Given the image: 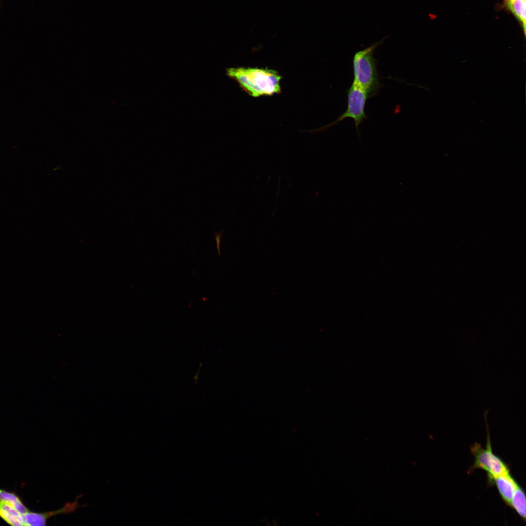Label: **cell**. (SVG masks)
I'll list each match as a JSON object with an SVG mask.
<instances>
[{
  "instance_id": "cell-8",
  "label": "cell",
  "mask_w": 526,
  "mask_h": 526,
  "mask_svg": "<svg viewBox=\"0 0 526 526\" xmlns=\"http://www.w3.org/2000/svg\"><path fill=\"white\" fill-rule=\"evenodd\" d=\"M510 12L522 27L524 35L526 27V0H513L505 8Z\"/></svg>"
},
{
  "instance_id": "cell-5",
  "label": "cell",
  "mask_w": 526,
  "mask_h": 526,
  "mask_svg": "<svg viewBox=\"0 0 526 526\" xmlns=\"http://www.w3.org/2000/svg\"><path fill=\"white\" fill-rule=\"evenodd\" d=\"M78 496L75 500L72 502H67L60 508L51 511L44 512H35L29 511L23 514L24 526H45L47 520L52 517L61 514L73 513L81 506L78 503Z\"/></svg>"
},
{
  "instance_id": "cell-11",
  "label": "cell",
  "mask_w": 526,
  "mask_h": 526,
  "mask_svg": "<svg viewBox=\"0 0 526 526\" xmlns=\"http://www.w3.org/2000/svg\"><path fill=\"white\" fill-rule=\"evenodd\" d=\"M224 230H225V229H223L220 232H217L216 231L214 232L215 238V240H216V246H217V250H218V254L219 255H220V243H221V236H222Z\"/></svg>"
},
{
  "instance_id": "cell-6",
  "label": "cell",
  "mask_w": 526,
  "mask_h": 526,
  "mask_svg": "<svg viewBox=\"0 0 526 526\" xmlns=\"http://www.w3.org/2000/svg\"><path fill=\"white\" fill-rule=\"evenodd\" d=\"M488 484L495 486L502 499L509 507L513 493L518 484L511 476L510 471L488 479Z\"/></svg>"
},
{
  "instance_id": "cell-1",
  "label": "cell",
  "mask_w": 526,
  "mask_h": 526,
  "mask_svg": "<svg viewBox=\"0 0 526 526\" xmlns=\"http://www.w3.org/2000/svg\"><path fill=\"white\" fill-rule=\"evenodd\" d=\"M226 74L252 97L272 95L281 92L280 82L282 76L274 70L258 67H232L226 69Z\"/></svg>"
},
{
  "instance_id": "cell-2",
  "label": "cell",
  "mask_w": 526,
  "mask_h": 526,
  "mask_svg": "<svg viewBox=\"0 0 526 526\" xmlns=\"http://www.w3.org/2000/svg\"><path fill=\"white\" fill-rule=\"evenodd\" d=\"M386 38L385 37L370 46L356 52L353 58V82L364 90L370 97L377 94L381 87L374 53Z\"/></svg>"
},
{
  "instance_id": "cell-7",
  "label": "cell",
  "mask_w": 526,
  "mask_h": 526,
  "mask_svg": "<svg viewBox=\"0 0 526 526\" xmlns=\"http://www.w3.org/2000/svg\"><path fill=\"white\" fill-rule=\"evenodd\" d=\"M0 517L12 526H24L22 515L7 503L0 500Z\"/></svg>"
},
{
  "instance_id": "cell-3",
  "label": "cell",
  "mask_w": 526,
  "mask_h": 526,
  "mask_svg": "<svg viewBox=\"0 0 526 526\" xmlns=\"http://www.w3.org/2000/svg\"><path fill=\"white\" fill-rule=\"evenodd\" d=\"M487 427L486 447L483 448L480 444L476 442L470 447V451L474 457V461L468 471L476 469L483 470L487 472L488 479L509 472L510 470L504 461L493 453L488 425Z\"/></svg>"
},
{
  "instance_id": "cell-10",
  "label": "cell",
  "mask_w": 526,
  "mask_h": 526,
  "mask_svg": "<svg viewBox=\"0 0 526 526\" xmlns=\"http://www.w3.org/2000/svg\"><path fill=\"white\" fill-rule=\"evenodd\" d=\"M0 500L10 505L22 515L30 511L19 497L14 492L0 489Z\"/></svg>"
},
{
  "instance_id": "cell-4",
  "label": "cell",
  "mask_w": 526,
  "mask_h": 526,
  "mask_svg": "<svg viewBox=\"0 0 526 526\" xmlns=\"http://www.w3.org/2000/svg\"><path fill=\"white\" fill-rule=\"evenodd\" d=\"M347 93L348 103L346 110L334 122L321 129L323 130L345 118H351L354 121L356 129L359 136V126L367 118L365 109L366 101L370 97L364 90L353 82L348 89Z\"/></svg>"
},
{
  "instance_id": "cell-12",
  "label": "cell",
  "mask_w": 526,
  "mask_h": 526,
  "mask_svg": "<svg viewBox=\"0 0 526 526\" xmlns=\"http://www.w3.org/2000/svg\"><path fill=\"white\" fill-rule=\"evenodd\" d=\"M513 0H503V7L505 8L507 5L510 3Z\"/></svg>"
},
{
  "instance_id": "cell-9",
  "label": "cell",
  "mask_w": 526,
  "mask_h": 526,
  "mask_svg": "<svg viewBox=\"0 0 526 526\" xmlns=\"http://www.w3.org/2000/svg\"><path fill=\"white\" fill-rule=\"evenodd\" d=\"M526 494L519 485L511 498L509 507H512L525 522L526 517Z\"/></svg>"
}]
</instances>
